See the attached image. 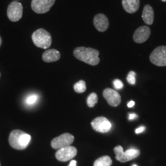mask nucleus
Segmentation results:
<instances>
[{
	"label": "nucleus",
	"instance_id": "nucleus-13",
	"mask_svg": "<svg viewBox=\"0 0 166 166\" xmlns=\"http://www.w3.org/2000/svg\"><path fill=\"white\" fill-rule=\"evenodd\" d=\"M94 25L98 31L103 32L108 29L109 27V21L105 15L98 14L94 17Z\"/></svg>",
	"mask_w": 166,
	"mask_h": 166
},
{
	"label": "nucleus",
	"instance_id": "nucleus-25",
	"mask_svg": "<svg viewBox=\"0 0 166 166\" xmlns=\"http://www.w3.org/2000/svg\"><path fill=\"white\" fill-rule=\"evenodd\" d=\"M134 105H135V102L131 100L127 103V106L129 108H132V107H133L134 106Z\"/></svg>",
	"mask_w": 166,
	"mask_h": 166
},
{
	"label": "nucleus",
	"instance_id": "nucleus-9",
	"mask_svg": "<svg viewBox=\"0 0 166 166\" xmlns=\"http://www.w3.org/2000/svg\"><path fill=\"white\" fill-rule=\"evenodd\" d=\"M91 125L94 130L100 133H106L111 128V124L105 117L100 116L95 118L91 122Z\"/></svg>",
	"mask_w": 166,
	"mask_h": 166
},
{
	"label": "nucleus",
	"instance_id": "nucleus-2",
	"mask_svg": "<svg viewBox=\"0 0 166 166\" xmlns=\"http://www.w3.org/2000/svg\"><path fill=\"white\" fill-rule=\"evenodd\" d=\"M31 140V136L21 130H13L9 137V143L14 149L22 150L25 149Z\"/></svg>",
	"mask_w": 166,
	"mask_h": 166
},
{
	"label": "nucleus",
	"instance_id": "nucleus-21",
	"mask_svg": "<svg viewBox=\"0 0 166 166\" xmlns=\"http://www.w3.org/2000/svg\"><path fill=\"white\" fill-rule=\"evenodd\" d=\"M38 97L36 95H32L30 96H29L27 99V103L29 105H32L33 103H35L37 100Z\"/></svg>",
	"mask_w": 166,
	"mask_h": 166
},
{
	"label": "nucleus",
	"instance_id": "nucleus-17",
	"mask_svg": "<svg viewBox=\"0 0 166 166\" xmlns=\"http://www.w3.org/2000/svg\"><path fill=\"white\" fill-rule=\"evenodd\" d=\"M112 160L108 156H103L98 158L94 164V166H111Z\"/></svg>",
	"mask_w": 166,
	"mask_h": 166
},
{
	"label": "nucleus",
	"instance_id": "nucleus-10",
	"mask_svg": "<svg viewBox=\"0 0 166 166\" xmlns=\"http://www.w3.org/2000/svg\"><path fill=\"white\" fill-rule=\"evenodd\" d=\"M77 152V149L70 145L58 149L56 153V157L57 160L61 162H66L75 157Z\"/></svg>",
	"mask_w": 166,
	"mask_h": 166
},
{
	"label": "nucleus",
	"instance_id": "nucleus-7",
	"mask_svg": "<svg viewBox=\"0 0 166 166\" xmlns=\"http://www.w3.org/2000/svg\"><path fill=\"white\" fill-rule=\"evenodd\" d=\"M56 0H32V8L37 14L48 12L54 5Z\"/></svg>",
	"mask_w": 166,
	"mask_h": 166
},
{
	"label": "nucleus",
	"instance_id": "nucleus-5",
	"mask_svg": "<svg viewBox=\"0 0 166 166\" xmlns=\"http://www.w3.org/2000/svg\"><path fill=\"white\" fill-rule=\"evenodd\" d=\"M150 62L158 67L166 66V46L156 48L149 56Z\"/></svg>",
	"mask_w": 166,
	"mask_h": 166
},
{
	"label": "nucleus",
	"instance_id": "nucleus-16",
	"mask_svg": "<svg viewBox=\"0 0 166 166\" xmlns=\"http://www.w3.org/2000/svg\"><path fill=\"white\" fill-rule=\"evenodd\" d=\"M60 58V53L56 49H52L46 51L42 56L44 62L49 63L59 60Z\"/></svg>",
	"mask_w": 166,
	"mask_h": 166
},
{
	"label": "nucleus",
	"instance_id": "nucleus-24",
	"mask_svg": "<svg viewBox=\"0 0 166 166\" xmlns=\"http://www.w3.org/2000/svg\"><path fill=\"white\" fill-rule=\"evenodd\" d=\"M138 117V116L135 114V113H132V114H129V120H133L135 118H137Z\"/></svg>",
	"mask_w": 166,
	"mask_h": 166
},
{
	"label": "nucleus",
	"instance_id": "nucleus-22",
	"mask_svg": "<svg viewBox=\"0 0 166 166\" xmlns=\"http://www.w3.org/2000/svg\"><path fill=\"white\" fill-rule=\"evenodd\" d=\"M113 84H114V87L116 89H121L124 86V84H123L121 80L118 79H116L113 81Z\"/></svg>",
	"mask_w": 166,
	"mask_h": 166
},
{
	"label": "nucleus",
	"instance_id": "nucleus-3",
	"mask_svg": "<svg viewBox=\"0 0 166 166\" xmlns=\"http://www.w3.org/2000/svg\"><path fill=\"white\" fill-rule=\"evenodd\" d=\"M32 38L35 45L42 49H48L52 44L51 34L43 29L36 30L33 33Z\"/></svg>",
	"mask_w": 166,
	"mask_h": 166
},
{
	"label": "nucleus",
	"instance_id": "nucleus-1",
	"mask_svg": "<svg viewBox=\"0 0 166 166\" xmlns=\"http://www.w3.org/2000/svg\"><path fill=\"white\" fill-rule=\"evenodd\" d=\"M73 55L78 60L90 65L95 66L100 62L99 52L91 48L78 47L75 49Z\"/></svg>",
	"mask_w": 166,
	"mask_h": 166
},
{
	"label": "nucleus",
	"instance_id": "nucleus-15",
	"mask_svg": "<svg viewBox=\"0 0 166 166\" xmlns=\"http://www.w3.org/2000/svg\"><path fill=\"white\" fill-rule=\"evenodd\" d=\"M141 17L144 21V22L148 25H151L154 22V14L152 8L149 5H146L144 6Z\"/></svg>",
	"mask_w": 166,
	"mask_h": 166
},
{
	"label": "nucleus",
	"instance_id": "nucleus-19",
	"mask_svg": "<svg viewBox=\"0 0 166 166\" xmlns=\"http://www.w3.org/2000/svg\"><path fill=\"white\" fill-rule=\"evenodd\" d=\"M98 102V96L96 93H91L87 98V104L89 107H94Z\"/></svg>",
	"mask_w": 166,
	"mask_h": 166
},
{
	"label": "nucleus",
	"instance_id": "nucleus-12",
	"mask_svg": "<svg viewBox=\"0 0 166 166\" xmlns=\"http://www.w3.org/2000/svg\"><path fill=\"white\" fill-rule=\"evenodd\" d=\"M151 35V30L147 26H141L138 28L133 33V40L138 44L145 42Z\"/></svg>",
	"mask_w": 166,
	"mask_h": 166
},
{
	"label": "nucleus",
	"instance_id": "nucleus-20",
	"mask_svg": "<svg viewBox=\"0 0 166 166\" xmlns=\"http://www.w3.org/2000/svg\"><path fill=\"white\" fill-rule=\"evenodd\" d=\"M135 76H136V73L133 71H131L129 73L127 76V82L130 84H135V81H136V79H135Z\"/></svg>",
	"mask_w": 166,
	"mask_h": 166
},
{
	"label": "nucleus",
	"instance_id": "nucleus-6",
	"mask_svg": "<svg viewBox=\"0 0 166 166\" xmlns=\"http://www.w3.org/2000/svg\"><path fill=\"white\" fill-rule=\"evenodd\" d=\"M74 136L69 133H65L57 137L54 138L52 141L51 145L54 149H60L64 147L70 146L74 141Z\"/></svg>",
	"mask_w": 166,
	"mask_h": 166
},
{
	"label": "nucleus",
	"instance_id": "nucleus-27",
	"mask_svg": "<svg viewBox=\"0 0 166 166\" xmlns=\"http://www.w3.org/2000/svg\"><path fill=\"white\" fill-rule=\"evenodd\" d=\"M161 1L163 2H166V0H161Z\"/></svg>",
	"mask_w": 166,
	"mask_h": 166
},
{
	"label": "nucleus",
	"instance_id": "nucleus-23",
	"mask_svg": "<svg viewBox=\"0 0 166 166\" xmlns=\"http://www.w3.org/2000/svg\"><path fill=\"white\" fill-rule=\"evenodd\" d=\"M145 129V127H143V126H141V127H140L138 128H137L136 130H135V133H140L141 132H143L144 131V130Z\"/></svg>",
	"mask_w": 166,
	"mask_h": 166
},
{
	"label": "nucleus",
	"instance_id": "nucleus-26",
	"mask_svg": "<svg viewBox=\"0 0 166 166\" xmlns=\"http://www.w3.org/2000/svg\"><path fill=\"white\" fill-rule=\"evenodd\" d=\"M69 166H76V161L75 160H73L70 162Z\"/></svg>",
	"mask_w": 166,
	"mask_h": 166
},
{
	"label": "nucleus",
	"instance_id": "nucleus-14",
	"mask_svg": "<svg viewBox=\"0 0 166 166\" xmlns=\"http://www.w3.org/2000/svg\"><path fill=\"white\" fill-rule=\"evenodd\" d=\"M122 5L125 11L133 14L137 12L140 7V0H122Z\"/></svg>",
	"mask_w": 166,
	"mask_h": 166
},
{
	"label": "nucleus",
	"instance_id": "nucleus-8",
	"mask_svg": "<svg viewBox=\"0 0 166 166\" xmlns=\"http://www.w3.org/2000/svg\"><path fill=\"white\" fill-rule=\"evenodd\" d=\"M7 14L11 21H19L23 15V6L22 4L17 2L11 3L8 8Z\"/></svg>",
	"mask_w": 166,
	"mask_h": 166
},
{
	"label": "nucleus",
	"instance_id": "nucleus-29",
	"mask_svg": "<svg viewBox=\"0 0 166 166\" xmlns=\"http://www.w3.org/2000/svg\"><path fill=\"white\" fill-rule=\"evenodd\" d=\"M0 44H1V39H0Z\"/></svg>",
	"mask_w": 166,
	"mask_h": 166
},
{
	"label": "nucleus",
	"instance_id": "nucleus-18",
	"mask_svg": "<svg viewBox=\"0 0 166 166\" xmlns=\"http://www.w3.org/2000/svg\"><path fill=\"white\" fill-rule=\"evenodd\" d=\"M74 90L76 92L81 94L86 91V82L83 80H80L74 85Z\"/></svg>",
	"mask_w": 166,
	"mask_h": 166
},
{
	"label": "nucleus",
	"instance_id": "nucleus-4",
	"mask_svg": "<svg viewBox=\"0 0 166 166\" xmlns=\"http://www.w3.org/2000/svg\"><path fill=\"white\" fill-rule=\"evenodd\" d=\"M114 152L116 154V159L121 162L131 160L137 157L140 154V151L136 149H129L124 152L123 148L120 145L114 147Z\"/></svg>",
	"mask_w": 166,
	"mask_h": 166
},
{
	"label": "nucleus",
	"instance_id": "nucleus-11",
	"mask_svg": "<svg viewBox=\"0 0 166 166\" xmlns=\"http://www.w3.org/2000/svg\"><path fill=\"white\" fill-rule=\"evenodd\" d=\"M103 95L108 104L111 106H117L121 103V95L114 89L110 88L105 89L103 92Z\"/></svg>",
	"mask_w": 166,
	"mask_h": 166
},
{
	"label": "nucleus",
	"instance_id": "nucleus-28",
	"mask_svg": "<svg viewBox=\"0 0 166 166\" xmlns=\"http://www.w3.org/2000/svg\"><path fill=\"white\" fill-rule=\"evenodd\" d=\"M132 166H137V165H136V164H133V165H132Z\"/></svg>",
	"mask_w": 166,
	"mask_h": 166
}]
</instances>
